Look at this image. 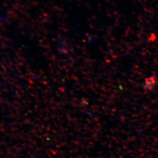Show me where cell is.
Listing matches in <instances>:
<instances>
[{
	"label": "cell",
	"mask_w": 158,
	"mask_h": 158,
	"mask_svg": "<svg viewBox=\"0 0 158 158\" xmlns=\"http://www.w3.org/2000/svg\"><path fill=\"white\" fill-rule=\"evenodd\" d=\"M157 79L155 76H151L145 80L143 89L147 91L152 90L156 85Z\"/></svg>",
	"instance_id": "6da1fadb"
}]
</instances>
